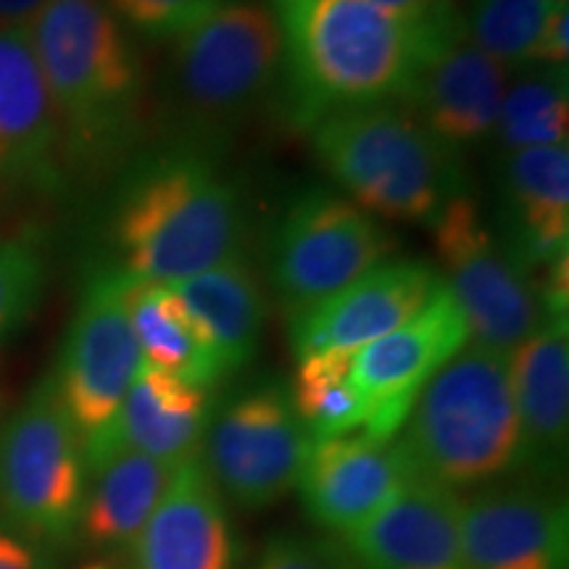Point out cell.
Masks as SVG:
<instances>
[{
  "label": "cell",
  "instance_id": "6da1fadb",
  "mask_svg": "<svg viewBox=\"0 0 569 569\" xmlns=\"http://www.w3.org/2000/svg\"><path fill=\"white\" fill-rule=\"evenodd\" d=\"M272 11L296 127L309 130L332 111L401 101L422 48V24L369 0H272Z\"/></svg>",
  "mask_w": 569,
  "mask_h": 569
},
{
  "label": "cell",
  "instance_id": "7a4b0ae2",
  "mask_svg": "<svg viewBox=\"0 0 569 569\" xmlns=\"http://www.w3.org/2000/svg\"><path fill=\"white\" fill-rule=\"evenodd\" d=\"M71 159L111 163L138 140L146 71L103 0H48L27 27Z\"/></svg>",
  "mask_w": 569,
  "mask_h": 569
},
{
  "label": "cell",
  "instance_id": "3957f363",
  "mask_svg": "<svg viewBox=\"0 0 569 569\" xmlns=\"http://www.w3.org/2000/svg\"><path fill=\"white\" fill-rule=\"evenodd\" d=\"M113 230L127 274L174 284L243 253V198L201 148H177L132 177Z\"/></svg>",
  "mask_w": 569,
  "mask_h": 569
},
{
  "label": "cell",
  "instance_id": "277c9868",
  "mask_svg": "<svg viewBox=\"0 0 569 569\" xmlns=\"http://www.w3.org/2000/svg\"><path fill=\"white\" fill-rule=\"evenodd\" d=\"M398 443L419 480L486 488L522 469L509 356L467 343L411 403Z\"/></svg>",
  "mask_w": 569,
  "mask_h": 569
},
{
  "label": "cell",
  "instance_id": "5b68a950",
  "mask_svg": "<svg viewBox=\"0 0 569 569\" xmlns=\"http://www.w3.org/2000/svg\"><path fill=\"white\" fill-rule=\"evenodd\" d=\"M309 134L327 174L372 217L430 224L465 193L461 156L398 101L332 111Z\"/></svg>",
  "mask_w": 569,
  "mask_h": 569
},
{
  "label": "cell",
  "instance_id": "8992f818",
  "mask_svg": "<svg viewBox=\"0 0 569 569\" xmlns=\"http://www.w3.org/2000/svg\"><path fill=\"white\" fill-rule=\"evenodd\" d=\"M284 51L277 17L253 0H222L172 40L169 106L193 142L238 130L282 88Z\"/></svg>",
  "mask_w": 569,
  "mask_h": 569
},
{
  "label": "cell",
  "instance_id": "52a82bcc",
  "mask_svg": "<svg viewBox=\"0 0 569 569\" xmlns=\"http://www.w3.org/2000/svg\"><path fill=\"white\" fill-rule=\"evenodd\" d=\"M88 493L82 436L63 407L53 375L42 377L6 427L0 498L17 536L61 546L80 536Z\"/></svg>",
  "mask_w": 569,
  "mask_h": 569
},
{
  "label": "cell",
  "instance_id": "ba28073f",
  "mask_svg": "<svg viewBox=\"0 0 569 569\" xmlns=\"http://www.w3.org/2000/svg\"><path fill=\"white\" fill-rule=\"evenodd\" d=\"M393 251L380 219L348 198L309 190L282 213L269 240V282L293 319L348 288Z\"/></svg>",
  "mask_w": 569,
  "mask_h": 569
},
{
  "label": "cell",
  "instance_id": "9c48e42d",
  "mask_svg": "<svg viewBox=\"0 0 569 569\" xmlns=\"http://www.w3.org/2000/svg\"><path fill=\"white\" fill-rule=\"evenodd\" d=\"M430 227L438 274L467 319L469 343L509 356L546 322L536 288L467 193L453 196Z\"/></svg>",
  "mask_w": 569,
  "mask_h": 569
},
{
  "label": "cell",
  "instance_id": "30bf717a",
  "mask_svg": "<svg viewBox=\"0 0 569 569\" xmlns=\"http://www.w3.org/2000/svg\"><path fill=\"white\" fill-rule=\"evenodd\" d=\"M311 443L288 388L261 382L213 411L198 459L224 501L259 511L296 490Z\"/></svg>",
  "mask_w": 569,
  "mask_h": 569
},
{
  "label": "cell",
  "instance_id": "8fae6325",
  "mask_svg": "<svg viewBox=\"0 0 569 569\" xmlns=\"http://www.w3.org/2000/svg\"><path fill=\"white\" fill-rule=\"evenodd\" d=\"M507 69L467 38L459 3L422 24V48L401 101L459 156L493 138Z\"/></svg>",
  "mask_w": 569,
  "mask_h": 569
},
{
  "label": "cell",
  "instance_id": "7c38bea8",
  "mask_svg": "<svg viewBox=\"0 0 569 569\" xmlns=\"http://www.w3.org/2000/svg\"><path fill=\"white\" fill-rule=\"evenodd\" d=\"M142 365L127 315V274L103 269L84 284L53 380L82 446L101 436Z\"/></svg>",
  "mask_w": 569,
  "mask_h": 569
},
{
  "label": "cell",
  "instance_id": "4fadbf2b",
  "mask_svg": "<svg viewBox=\"0 0 569 569\" xmlns=\"http://www.w3.org/2000/svg\"><path fill=\"white\" fill-rule=\"evenodd\" d=\"M467 343V319L446 284H440L419 315L359 348L351 359V377L369 403V422L361 432L396 438L419 390Z\"/></svg>",
  "mask_w": 569,
  "mask_h": 569
},
{
  "label": "cell",
  "instance_id": "5bb4252c",
  "mask_svg": "<svg viewBox=\"0 0 569 569\" xmlns=\"http://www.w3.org/2000/svg\"><path fill=\"white\" fill-rule=\"evenodd\" d=\"M469 569H567L569 507L543 480H501L461 498Z\"/></svg>",
  "mask_w": 569,
  "mask_h": 569
},
{
  "label": "cell",
  "instance_id": "9a60e30c",
  "mask_svg": "<svg viewBox=\"0 0 569 569\" xmlns=\"http://www.w3.org/2000/svg\"><path fill=\"white\" fill-rule=\"evenodd\" d=\"M440 284L438 269L422 259H382L340 293L288 319L296 359L319 351L356 353L419 315Z\"/></svg>",
  "mask_w": 569,
  "mask_h": 569
},
{
  "label": "cell",
  "instance_id": "2e32d148",
  "mask_svg": "<svg viewBox=\"0 0 569 569\" xmlns=\"http://www.w3.org/2000/svg\"><path fill=\"white\" fill-rule=\"evenodd\" d=\"M415 478L398 438L348 432L311 443L296 490L319 528L343 538L386 509Z\"/></svg>",
  "mask_w": 569,
  "mask_h": 569
},
{
  "label": "cell",
  "instance_id": "e0dca14e",
  "mask_svg": "<svg viewBox=\"0 0 569 569\" xmlns=\"http://www.w3.org/2000/svg\"><path fill=\"white\" fill-rule=\"evenodd\" d=\"M496 190L498 240L536 288L569 261V142L501 153Z\"/></svg>",
  "mask_w": 569,
  "mask_h": 569
},
{
  "label": "cell",
  "instance_id": "ac0fdd59",
  "mask_svg": "<svg viewBox=\"0 0 569 569\" xmlns=\"http://www.w3.org/2000/svg\"><path fill=\"white\" fill-rule=\"evenodd\" d=\"M213 415L211 390L142 361L117 417L101 436L84 443V467L117 451L146 453L169 469L201 457L206 427Z\"/></svg>",
  "mask_w": 569,
  "mask_h": 569
},
{
  "label": "cell",
  "instance_id": "d6986e66",
  "mask_svg": "<svg viewBox=\"0 0 569 569\" xmlns=\"http://www.w3.org/2000/svg\"><path fill=\"white\" fill-rule=\"evenodd\" d=\"M459 511L457 490L415 478L338 543L353 569H469Z\"/></svg>",
  "mask_w": 569,
  "mask_h": 569
},
{
  "label": "cell",
  "instance_id": "ffe728a7",
  "mask_svg": "<svg viewBox=\"0 0 569 569\" xmlns=\"http://www.w3.org/2000/svg\"><path fill=\"white\" fill-rule=\"evenodd\" d=\"M511 393L522 438V469L559 480L569 446V317H549L509 353Z\"/></svg>",
  "mask_w": 569,
  "mask_h": 569
},
{
  "label": "cell",
  "instance_id": "44dd1931",
  "mask_svg": "<svg viewBox=\"0 0 569 569\" xmlns=\"http://www.w3.org/2000/svg\"><path fill=\"white\" fill-rule=\"evenodd\" d=\"M132 549L138 569H234L227 501L201 459L174 469Z\"/></svg>",
  "mask_w": 569,
  "mask_h": 569
},
{
  "label": "cell",
  "instance_id": "7402d4cb",
  "mask_svg": "<svg viewBox=\"0 0 569 569\" xmlns=\"http://www.w3.org/2000/svg\"><path fill=\"white\" fill-rule=\"evenodd\" d=\"M61 151L59 117L30 30H0V184L53 182Z\"/></svg>",
  "mask_w": 569,
  "mask_h": 569
},
{
  "label": "cell",
  "instance_id": "603a6c76",
  "mask_svg": "<svg viewBox=\"0 0 569 569\" xmlns=\"http://www.w3.org/2000/svg\"><path fill=\"white\" fill-rule=\"evenodd\" d=\"M169 288L209 338L224 375L251 365L264 336L267 301L259 272L243 253Z\"/></svg>",
  "mask_w": 569,
  "mask_h": 569
},
{
  "label": "cell",
  "instance_id": "cb8c5ba5",
  "mask_svg": "<svg viewBox=\"0 0 569 569\" xmlns=\"http://www.w3.org/2000/svg\"><path fill=\"white\" fill-rule=\"evenodd\" d=\"M172 472L174 469L138 451H117L92 465L80 536L92 549H132L159 507Z\"/></svg>",
  "mask_w": 569,
  "mask_h": 569
},
{
  "label": "cell",
  "instance_id": "d4e9b609",
  "mask_svg": "<svg viewBox=\"0 0 569 569\" xmlns=\"http://www.w3.org/2000/svg\"><path fill=\"white\" fill-rule=\"evenodd\" d=\"M127 315L146 365L206 390L227 377L209 338L169 284L127 274Z\"/></svg>",
  "mask_w": 569,
  "mask_h": 569
},
{
  "label": "cell",
  "instance_id": "484cf974",
  "mask_svg": "<svg viewBox=\"0 0 569 569\" xmlns=\"http://www.w3.org/2000/svg\"><path fill=\"white\" fill-rule=\"evenodd\" d=\"M569 77L567 69L532 67L519 71L503 90L493 130L498 156L567 142Z\"/></svg>",
  "mask_w": 569,
  "mask_h": 569
},
{
  "label": "cell",
  "instance_id": "4316f807",
  "mask_svg": "<svg viewBox=\"0 0 569 569\" xmlns=\"http://www.w3.org/2000/svg\"><path fill=\"white\" fill-rule=\"evenodd\" d=\"M353 353L319 351L298 359L290 382V401L315 440L361 432L369 422V403L351 377Z\"/></svg>",
  "mask_w": 569,
  "mask_h": 569
},
{
  "label": "cell",
  "instance_id": "83f0119b",
  "mask_svg": "<svg viewBox=\"0 0 569 569\" xmlns=\"http://www.w3.org/2000/svg\"><path fill=\"white\" fill-rule=\"evenodd\" d=\"M461 9L467 38L507 74L532 69V56L553 6L546 0H467Z\"/></svg>",
  "mask_w": 569,
  "mask_h": 569
},
{
  "label": "cell",
  "instance_id": "f1b7e54d",
  "mask_svg": "<svg viewBox=\"0 0 569 569\" xmlns=\"http://www.w3.org/2000/svg\"><path fill=\"white\" fill-rule=\"evenodd\" d=\"M46 290V261L30 240L0 238V340L30 322Z\"/></svg>",
  "mask_w": 569,
  "mask_h": 569
},
{
  "label": "cell",
  "instance_id": "f546056e",
  "mask_svg": "<svg viewBox=\"0 0 569 569\" xmlns=\"http://www.w3.org/2000/svg\"><path fill=\"white\" fill-rule=\"evenodd\" d=\"M109 11L148 40H177L222 0H103Z\"/></svg>",
  "mask_w": 569,
  "mask_h": 569
},
{
  "label": "cell",
  "instance_id": "4dcf8cb0",
  "mask_svg": "<svg viewBox=\"0 0 569 569\" xmlns=\"http://www.w3.org/2000/svg\"><path fill=\"white\" fill-rule=\"evenodd\" d=\"M253 569H353L340 543L303 536L267 540Z\"/></svg>",
  "mask_w": 569,
  "mask_h": 569
},
{
  "label": "cell",
  "instance_id": "1f68e13d",
  "mask_svg": "<svg viewBox=\"0 0 569 569\" xmlns=\"http://www.w3.org/2000/svg\"><path fill=\"white\" fill-rule=\"evenodd\" d=\"M569 61V6H553L532 56V67L567 69Z\"/></svg>",
  "mask_w": 569,
  "mask_h": 569
},
{
  "label": "cell",
  "instance_id": "d6a6232c",
  "mask_svg": "<svg viewBox=\"0 0 569 569\" xmlns=\"http://www.w3.org/2000/svg\"><path fill=\"white\" fill-rule=\"evenodd\" d=\"M0 569H56L51 557L17 532H0Z\"/></svg>",
  "mask_w": 569,
  "mask_h": 569
},
{
  "label": "cell",
  "instance_id": "836d02e7",
  "mask_svg": "<svg viewBox=\"0 0 569 569\" xmlns=\"http://www.w3.org/2000/svg\"><path fill=\"white\" fill-rule=\"evenodd\" d=\"M377 9L393 13V17L409 21V24H425L427 19L443 11L451 0H369Z\"/></svg>",
  "mask_w": 569,
  "mask_h": 569
},
{
  "label": "cell",
  "instance_id": "e575fe53",
  "mask_svg": "<svg viewBox=\"0 0 569 569\" xmlns=\"http://www.w3.org/2000/svg\"><path fill=\"white\" fill-rule=\"evenodd\" d=\"M48 0H0V30L30 27Z\"/></svg>",
  "mask_w": 569,
  "mask_h": 569
},
{
  "label": "cell",
  "instance_id": "d590c367",
  "mask_svg": "<svg viewBox=\"0 0 569 569\" xmlns=\"http://www.w3.org/2000/svg\"><path fill=\"white\" fill-rule=\"evenodd\" d=\"M546 3H551V6H565L567 0H546Z\"/></svg>",
  "mask_w": 569,
  "mask_h": 569
},
{
  "label": "cell",
  "instance_id": "8d00e7d4",
  "mask_svg": "<svg viewBox=\"0 0 569 569\" xmlns=\"http://www.w3.org/2000/svg\"><path fill=\"white\" fill-rule=\"evenodd\" d=\"M88 569H109V567H103V565H90Z\"/></svg>",
  "mask_w": 569,
  "mask_h": 569
}]
</instances>
